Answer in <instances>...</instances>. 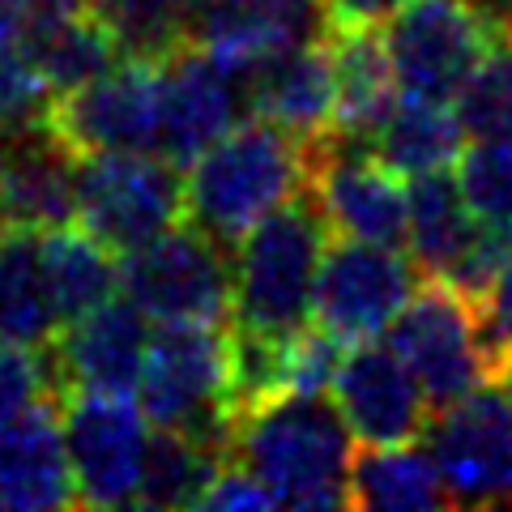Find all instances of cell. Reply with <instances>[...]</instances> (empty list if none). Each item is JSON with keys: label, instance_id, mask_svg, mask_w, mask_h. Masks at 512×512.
<instances>
[{"label": "cell", "instance_id": "cell-1", "mask_svg": "<svg viewBox=\"0 0 512 512\" xmlns=\"http://www.w3.org/2000/svg\"><path fill=\"white\" fill-rule=\"evenodd\" d=\"M355 444L329 393H282L235 419L231 461L261 478L278 508H350Z\"/></svg>", "mask_w": 512, "mask_h": 512}, {"label": "cell", "instance_id": "cell-2", "mask_svg": "<svg viewBox=\"0 0 512 512\" xmlns=\"http://www.w3.org/2000/svg\"><path fill=\"white\" fill-rule=\"evenodd\" d=\"M303 184H308L303 141L274 120L248 116L188 163V222L235 248L239 235L252 231L265 214H274L282 201H291Z\"/></svg>", "mask_w": 512, "mask_h": 512}, {"label": "cell", "instance_id": "cell-3", "mask_svg": "<svg viewBox=\"0 0 512 512\" xmlns=\"http://www.w3.org/2000/svg\"><path fill=\"white\" fill-rule=\"evenodd\" d=\"M329 239L333 231L308 184L274 214H265L252 231L239 235L231 325L278 333V338L312 325L316 274Z\"/></svg>", "mask_w": 512, "mask_h": 512}, {"label": "cell", "instance_id": "cell-4", "mask_svg": "<svg viewBox=\"0 0 512 512\" xmlns=\"http://www.w3.org/2000/svg\"><path fill=\"white\" fill-rule=\"evenodd\" d=\"M141 410L154 427H175L231 461V329L210 320H163L141 367Z\"/></svg>", "mask_w": 512, "mask_h": 512}, {"label": "cell", "instance_id": "cell-5", "mask_svg": "<svg viewBox=\"0 0 512 512\" xmlns=\"http://www.w3.org/2000/svg\"><path fill=\"white\" fill-rule=\"evenodd\" d=\"M184 218V175L163 154H77V222L116 256L146 248Z\"/></svg>", "mask_w": 512, "mask_h": 512}, {"label": "cell", "instance_id": "cell-6", "mask_svg": "<svg viewBox=\"0 0 512 512\" xmlns=\"http://www.w3.org/2000/svg\"><path fill=\"white\" fill-rule=\"evenodd\" d=\"M120 291L150 320L231 325L235 248L184 218L146 248L120 256Z\"/></svg>", "mask_w": 512, "mask_h": 512}, {"label": "cell", "instance_id": "cell-7", "mask_svg": "<svg viewBox=\"0 0 512 512\" xmlns=\"http://www.w3.org/2000/svg\"><path fill=\"white\" fill-rule=\"evenodd\" d=\"M427 453L457 508L512 504V384L487 380L461 402L431 410Z\"/></svg>", "mask_w": 512, "mask_h": 512}, {"label": "cell", "instance_id": "cell-8", "mask_svg": "<svg viewBox=\"0 0 512 512\" xmlns=\"http://www.w3.org/2000/svg\"><path fill=\"white\" fill-rule=\"evenodd\" d=\"M397 86L414 99L453 103L470 73L504 35L495 30L470 0H410L384 22Z\"/></svg>", "mask_w": 512, "mask_h": 512}, {"label": "cell", "instance_id": "cell-9", "mask_svg": "<svg viewBox=\"0 0 512 512\" xmlns=\"http://www.w3.org/2000/svg\"><path fill=\"white\" fill-rule=\"evenodd\" d=\"M389 346L419 376L431 410L453 406L491 380L474 303L444 278H427V286L410 295L389 325Z\"/></svg>", "mask_w": 512, "mask_h": 512}, {"label": "cell", "instance_id": "cell-10", "mask_svg": "<svg viewBox=\"0 0 512 512\" xmlns=\"http://www.w3.org/2000/svg\"><path fill=\"white\" fill-rule=\"evenodd\" d=\"M60 431L82 508L137 504L150 419L128 393L73 389L60 397Z\"/></svg>", "mask_w": 512, "mask_h": 512}, {"label": "cell", "instance_id": "cell-11", "mask_svg": "<svg viewBox=\"0 0 512 512\" xmlns=\"http://www.w3.org/2000/svg\"><path fill=\"white\" fill-rule=\"evenodd\" d=\"M414 286H419V265L402 248L333 235L316 274L312 320L346 346L376 342L410 303Z\"/></svg>", "mask_w": 512, "mask_h": 512}, {"label": "cell", "instance_id": "cell-12", "mask_svg": "<svg viewBox=\"0 0 512 512\" xmlns=\"http://www.w3.org/2000/svg\"><path fill=\"white\" fill-rule=\"evenodd\" d=\"M308 154V188L325 214L329 231L367 244H406V188L367 141H355L329 128L303 146Z\"/></svg>", "mask_w": 512, "mask_h": 512}, {"label": "cell", "instance_id": "cell-13", "mask_svg": "<svg viewBox=\"0 0 512 512\" xmlns=\"http://www.w3.org/2000/svg\"><path fill=\"white\" fill-rule=\"evenodd\" d=\"M158 64L124 60L111 64L103 77L52 99L47 124L73 154H107V150H141L158 154Z\"/></svg>", "mask_w": 512, "mask_h": 512}, {"label": "cell", "instance_id": "cell-14", "mask_svg": "<svg viewBox=\"0 0 512 512\" xmlns=\"http://www.w3.org/2000/svg\"><path fill=\"white\" fill-rule=\"evenodd\" d=\"M158 90H163L158 154L180 171L239 124V111H248L244 73L227 69L197 43L180 47L171 60L158 64Z\"/></svg>", "mask_w": 512, "mask_h": 512}, {"label": "cell", "instance_id": "cell-15", "mask_svg": "<svg viewBox=\"0 0 512 512\" xmlns=\"http://www.w3.org/2000/svg\"><path fill=\"white\" fill-rule=\"evenodd\" d=\"M329 397L359 444H406L423 440L431 402L419 376L393 346L355 342L333 372Z\"/></svg>", "mask_w": 512, "mask_h": 512}, {"label": "cell", "instance_id": "cell-16", "mask_svg": "<svg viewBox=\"0 0 512 512\" xmlns=\"http://www.w3.org/2000/svg\"><path fill=\"white\" fill-rule=\"evenodd\" d=\"M150 333V316L128 295H111L94 312L69 320V329L56 333V342L47 346L60 397L73 389L133 397L141 384V367H146Z\"/></svg>", "mask_w": 512, "mask_h": 512}, {"label": "cell", "instance_id": "cell-17", "mask_svg": "<svg viewBox=\"0 0 512 512\" xmlns=\"http://www.w3.org/2000/svg\"><path fill=\"white\" fill-rule=\"evenodd\" d=\"M329 26L325 0H197L192 9V43L244 77L265 56L325 39Z\"/></svg>", "mask_w": 512, "mask_h": 512}, {"label": "cell", "instance_id": "cell-18", "mask_svg": "<svg viewBox=\"0 0 512 512\" xmlns=\"http://www.w3.org/2000/svg\"><path fill=\"white\" fill-rule=\"evenodd\" d=\"M77 222V154L52 124L0 133V231Z\"/></svg>", "mask_w": 512, "mask_h": 512}, {"label": "cell", "instance_id": "cell-19", "mask_svg": "<svg viewBox=\"0 0 512 512\" xmlns=\"http://www.w3.org/2000/svg\"><path fill=\"white\" fill-rule=\"evenodd\" d=\"M0 508H77V483L60 431V397H39L0 427Z\"/></svg>", "mask_w": 512, "mask_h": 512}, {"label": "cell", "instance_id": "cell-20", "mask_svg": "<svg viewBox=\"0 0 512 512\" xmlns=\"http://www.w3.org/2000/svg\"><path fill=\"white\" fill-rule=\"evenodd\" d=\"M248 111L261 120H274L303 146L325 137L338 116V73H333L329 35L316 43L286 47L278 56H265L248 69Z\"/></svg>", "mask_w": 512, "mask_h": 512}, {"label": "cell", "instance_id": "cell-21", "mask_svg": "<svg viewBox=\"0 0 512 512\" xmlns=\"http://www.w3.org/2000/svg\"><path fill=\"white\" fill-rule=\"evenodd\" d=\"M333 73H338V116L333 128L376 150V133L397 107V73L380 26H329Z\"/></svg>", "mask_w": 512, "mask_h": 512}, {"label": "cell", "instance_id": "cell-22", "mask_svg": "<svg viewBox=\"0 0 512 512\" xmlns=\"http://www.w3.org/2000/svg\"><path fill=\"white\" fill-rule=\"evenodd\" d=\"M478 231H483V222L466 205L457 175H414L406 188V244L419 274L448 278L461 265V256L474 248Z\"/></svg>", "mask_w": 512, "mask_h": 512}, {"label": "cell", "instance_id": "cell-23", "mask_svg": "<svg viewBox=\"0 0 512 512\" xmlns=\"http://www.w3.org/2000/svg\"><path fill=\"white\" fill-rule=\"evenodd\" d=\"M346 491H350V508H367V512H427L453 504L444 491L436 457L414 440L363 444L350 457Z\"/></svg>", "mask_w": 512, "mask_h": 512}, {"label": "cell", "instance_id": "cell-24", "mask_svg": "<svg viewBox=\"0 0 512 512\" xmlns=\"http://www.w3.org/2000/svg\"><path fill=\"white\" fill-rule=\"evenodd\" d=\"M64 329L43 261V231H0V338L22 346H52Z\"/></svg>", "mask_w": 512, "mask_h": 512}, {"label": "cell", "instance_id": "cell-25", "mask_svg": "<svg viewBox=\"0 0 512 512\" xmlns=\"http://www.w3.org/2000/svg\"><path fill=\"white\" fill-rule=\"evenodd\" d=\"M26 56L35 60L52 94H69L77 86L103 77L111 64H120V47L107 30L94 22L90 9H39V18L26 30Z\"/></svg>", "mask_w": 512, "mask_h": 512}, {"label": "cell", "instance_id": "cell-26", "mask_svg": "<svg viewBox=\"0 0 512 512\" xmlns=\"http://www.w3.org/2000/svg\"><path fill=\"white\" fill-rule=\"evenodd\" d=\"M461 116L457 107L436 103V99H397V107L389 111V120L380 124L376 133V158L389 171L406 175H431V171H448L461 158Z\"/></svg>", "mask_w": 512, "mask_h": 512}, {"label": "cell", "instance_id": "cell-27", "mask_svg": "<svg viewBox=\"0 0 512 512\" xmlns=\"http://www.w3.org/2000/svg\"><path fill=\"white\" fill-rule=\"evenodd\" d=\"M43 261H47V282H52L60 320L94 312L120 291V261L103 239H94L82 222H64V227L43 231Z\"/></svg>", "mask_w": 512, "mask_h": 512}, {"label": "cell", "instance_id": "cell-28", "mask_svg": "<svg viewBox=\"0 0 512 512\" xmlns=\"http://www.w3.org/2000/svg\"><path fill=\"white\" fill-rule=\"evenodd\" d=\"M227 466V453L201 444L188 431L154 427L146 440V461H141V508H201L214 474Z\"/></svg>", "mask_w": 512, "mask_h": 512}, {"label": "cell", "instance_id": "cell-29", "mask_svg": "<svg viewBox=\"0 0 512 512\" xmlns=\"http://www.w3.org/2000/svg\"><path fill=\"white\" fill-rule=\"evenodd\" d=\"M197 0H90V13L124 60L163 64L192 43Z\"/></svg>", "mask_w": 512, "mask_h": 512}, {"label": "cell", "instance_id": "cell-30", "mask_svg": "<svg viewBox=\"0 0 512 512\" xmlns=\"http://www.w3.org/2000/svg\"><path fill=\"white\" fill-rule=\"evenodd\" d=\"M457 184L483 227L512 231V137H478L461 150Z\"/></svg>", "mask_w": 512, "mask_h": 512}, {"label": "cell", "instance_id": "cell-31", "mask_svg": "<svg viewBox=\"0 0 512 512\" xmlns=\"http://www.w3.org/2000/svg\"><path fill=\"white\" fill-rule=\"evenodd\" d=\"M453 103L470 137H512V39L491 47Z\"/></svg>", "mask_w": 512, "mask_h": 512}, {"label": "cell", "instance_id": "cell-32", "mask_svg": "<svg viewBox=\"0 0 512 512\" xmlns=\"http://www.w3.org/2000/svg\"><path fill=\"white\" fill-rule=\"evenodd\" d=\"M52 86L43 82L26 47H0V133L47 124L52 116Z\"/></svg>", "mask_w": 512, "mask_h": 512}, {"label": "cell", "instance_id": "cell-33", "mask_svg": "<svg viewBox=\"0 0 512 512\" xmlns=\"http://www.w3.org/2000/svg\"><path fill=\"white\" fill-rule=\"evenodd\" d=\"M39 397H60L52 350L0 338V427L18 419L26 406H35Z\"/></svg>", "mask_w": 512, "mask_h": 512}, {"label": "cell", "instance_id": "cell-34", "mask_svg": "<svg viewBox=\"0 0 512 512\" xmlns=\"http://www.w3.org/2000/svg\"><path fill=\"white\" fill-rule=\"evenodd\" d=\"M346 355V342L333 338L329 329L312 325L295 329L286 338V367H282V389L286 393H329L333 372Z\"/></svg>", "mask_w": 512, "mask_h": 512}, {"label": "cell", "instance_id": "cell-35", "mask_svg": "<svg viewBox=\"0 0 512 512\" xmlns=\"http://www.w3.org/2000/svg\"><path fill=\"white\" fill-rule=\"evenodd\" d=\"M478 338H483L491 380H512V261L500 269L491 291L474 303Z\"/></svg>", "mask_w": 512, "mask_h": 512}, {"label": "cell", "instance_id": "cell-36", "mask_svg": "<svg viewBox=\"0 0 512 512\" xmlns=\"http://www.w3.org/2000/svg\"><path fill=\"white\" fill-rule=\"evenodd\" d=\"M201 508H278V504H274L269 487L252 470H244L239 461H227V466L214 474V483H210V491H205Z\"/></svg>", "mask_w": 512, "mask_h": 512}, {"label": "cell", "instance_id": "cell-37", "mask_svg": "<svg viewBox=\"0 0 512 512\" xmlns=\"http://www.w3.org/2000/svg\"><path fill=\"white\" fill-rule=\"evenodd\" d=\"M410 0H325L333 26H384Z\"/></svg>", "mask_w": 512, "mask_h": 512}, {"label": "cell", "instance_id": "cell-38", "mask_svg": "<svg viewBox=\"0 0 512 512\" xmlns=\"http://www.w3.org/2000/svg\"><path fill=\"white\" fill-rule=\"evenodd\" d=\"M43 0H0V47H18L30 22L39 18Z\"/></svg>", "mask_w": 512, "mask_h": 512}, {"label": "cell", "instance_id": "cell-39", "mask_svg": "<svg viewBox=\"0 0 512 512\" xmlns=\"http://www.w3.org/2000/svg\"><path fill=\"white\" fill-rule=\"evenodd\" d=\"M470 5L478 9V13H483V18L495 26V30H500V35H504V26H508V13H512V0H470Z\"/></svg>", "mask_w": 512, "mask_h": 512}, {"label": "cell", "instance_id": "cell-40", "mask_svg": "<svg viewBox=\"0 0 512 512\" xmlns=\"http://www.w3.org/2000/svg\"><path fill=\"white\" fill-rule=\"evenodd\" d=\"M504 39H512V13H508V26H504Z\"/></svg>", "mask_w": 512, "mask_h": 512}, {"label": "cell", "instance_id": "cell-41", "mask_svg": "<svg viewBox=\"0 0 512 512\" xmlns=\"http://www.w3.org/2000/svg\"><path fill=\"white\" fill-rule=\"evenodd\" d=\"M508 384H512V380H508Z\"/></svg>", "mask_w": 512, "mask_h": 512}]
</instances>
